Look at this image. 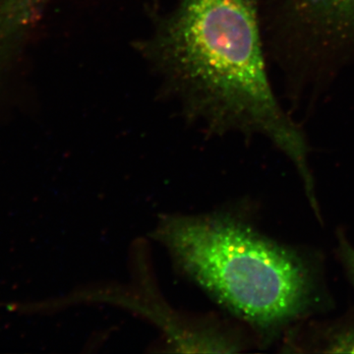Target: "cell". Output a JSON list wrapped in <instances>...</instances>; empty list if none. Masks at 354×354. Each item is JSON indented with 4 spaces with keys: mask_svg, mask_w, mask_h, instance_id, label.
<instances>
[{
    "mask_svg": "<svg viewBox=\"0 0 354 354\" xmlns=\"http://www.w3.org/2000/svg\"><path fill=\"white\" fill-rule=\"evenodd\" d=\"M144 50L191 115L218 131L265 135L290 158L317 204L306 139L268 78L257 0H180Z\"/></svg>",
    "mask_w": 354,
    "mask_h": 354,
    "instance_id": "1",
    "label": "cell"
},
{
    "mask_svg": "<svg viewBox=\"0 0 354 354\" xmlns=\"http://www.w3.org/2000/svg\"><path fill=\"white\" fill-rule=\"evenodd\" d=\"M156 236L191 279L260 332L279 329L311 304L304 261L234 216H167Z\"/></svg>",
    "mask_w": 354,
    "mask_h": 354,
    "instance_id": "2",
    "label": "cell"
},
{
    "mask_svg": "<svg viewBox=\"0 0 354 354\" xmlns=\"http://www.w3.org/2000/svg\"><path fill=\"white\" fill-rule=\"evenodd\" d=\"M291 19L322 44H354V0H288Z\"/></svg>",
    "mask_w": 354,
    "mask_h": 354,
    "instance_id": "3",
    "label": "cell"
},
{
    "mask_svg": "<svg viewBox=\"0 0 354 354\" xmlns=\"http://www.w3.org/2000/svg\"><path fill=\"white\" fill-rule=\"evenodd\" d=\"M43 0H0V36L12 39L32 19Z\"/></svg>",
    "mask_w": 354,
    "mask_h": 354,
    "instance_id": "4",
    "label": "cell"
},
{
    "mask_svg": "<svg viewBox=\"0 0 354 354\" xmlns=\"http://www.w3.org/2000/svg\"><path fill=\"white\" fill-rule=\"evenodd\" d=\"M325 353H354V328L335 333L328 341Z\"/></svg>",
    "mask_w": 354,
    "mask_h": 354,
    "instance_id": "5",
    "label": "cell"
},
{
    "mask_svg": "<svg viewBox=\"0 0 354 354\" xmlns=\"http://www.w3.org/2000/svg\"><path fill=\"white\" fill-rule=\"evenodd\" d=\"M339 255L354 286V247L351 246L344 237L339 239Z\"/></svg>",
    "mask_w": 354,
    "mask_h": 354,
    "instance_id": "6",
    "label": "cell"
}]
</instances>
